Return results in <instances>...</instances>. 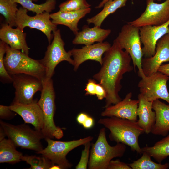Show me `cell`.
Listing matches in <instances>:
<instances>
[{
	"label": "cell",
	"instance_id": "7",
	"mask_svg": "<svg viewBox=\"0 0 169 169\" xmlns=\"http://www.w3.org/2000/svg\"><path fill=\"white\" fill-rule=\"evenodd\" d=\"M47 146L38 154L48 159L53 165H56L61 169L70 168L72 165L66 158L67 154L71 151L82 145H84L93 139L92 136L69 141H55L50 138L45 139Z\"/></svg>",
	"mask_w": 169,
	"mask_h": 169
},
{
	"label": "cell",
	"instance_id": "36",
	"mask_svg": "<svg viewBox=\"0 0 169 169\" xmlns=\"http://www.w3.org/2000/svg\"><path fill=\"white\" fill-rule=\"evenodd\" d=\"M96 83V81L94 80L91 79H89L88 80L85 89V95H95Z\"/></svg>",
	"mask_w": 169,
	"mask_h": 169
},
{
	"label": "cell",
	"instance_id": "35",
	"mask_svg": "<svg viewBox=\"0 0 169 169\" xmlns=\"http://www.w3.org/2000/svg\"><path fill=\"white\" fill-rule=\"evenodd\" d=\"M107 169H132L128 164L121 162L119 159L111 160Z\"/></svg>",
	"mask_w": 169,
	"mask_h": 169
},
{
	"label": "cell",
	"instance_id": "19",
	"mask_svg": "<svg viewBox=\"0 0 169 169\" xmlns=\"http://www.w3.org/2000/svg\"><path fill=\"white\" fill-rule=\"evenodd\" d=\"M7 23H2L0 29V39L12 49L21 50L28 55L29 49L26 41V33L17 27L13 28Z\"/></svg>",
	"mask_w": 169,
	"mask_h": 169
},
{
	"label": "cell",
	"instance_id": "13",
	"mask_svg": "<svg viewBox=\"0 0 169 169\" xmlns=\"http://www.w3.org/2000/svg\"><path fill=\"white\" fill-rule=\"evenodd\" d=\"M155 0H146V7L140 16L127 23L140 27L145 26L161 25L169 20V0L158 3Z\"/></svg>",
	"mask_w": 169,
	"mask_h": 169
},
{
	"label": "cell",
	"instance_id": "21",
	"mask_svg": "<svg viewBox=\"0 0 169 169\" xmlns=\"http://www.w3.org/2000/svg\"><path fill=\"white\" fill-rule=\"evenodd\" d=\"M111 31L110 29L101 28L100 27L95 26L92 28L84 25L82 30L75 35L72 41L74 44H84L88 45L95 42H103L110 34Z\"/></svg>",
	"mask_w": 169,
	"mask_h": 169
},
{
	"label": "cell",
	"instance_id": "37",
	"mask_svg": "<svg viewBox=\"0 0 169 169\" xmlns=\"http://www.w3.org/2000/svg\"><path fill=\"white\" fill-rule=\"evenodd\" d=\"M95 95L98 99L102 100L106 97V92L103 87L99 83H96V85Z\"/></svg>",
	"mask_w": 169,
	"mask_h": 169
},
{
	"label": "cell",
	"instance_id": "22",
	"mask_svg": "<svg viewBox=\"0 0 169 169\" xmlns=\"http://www.w3.org/2000/svg\"><path fill=\"white\" fill-rule=\"evenodd\" d=\"M155 122L151 131L155 135L166 136L169 132V105L157 100L153 102Z\"/></svg>",
	"mask_w": 169,
	"mask_h": 169
},
{
	"label": "cell",
	"instance_id": "12",
	"mask_svg": "<svg viewBox=\"0 0 169 169\" xmlns=\"http://www.w3.org/2000/svg\"><path fill=\"white\" fill-rule=\"evenodd\" d=\"M15 89L13 103L28 104L34 102L33 97L43 87L41 80L34 76L23 74L10 75Z\"/></svg>",
	"mask_w": 169,
	"mask_h": 169
},
{
	"label": "cell",
	"instance_id": "17",
	"mask_svg": "<svg viewBox=\"0 0 169 169\" xmlns=\"http://www.w3.org/2000/svg\"><path fill=\"white\" fill-rule=\"evenodd\" d=\"M132 92L128 93L123 100L105 108L101 112V115L104 117L115 116L134 121H137V110L139 100L132 99Z\"/></svg>",
	"mask_w": 169,
	"mask_h": 169
},
{
	"label": "cell",
	"instance_id": "31",
	"mask_svg": "<svg viewBox=\"0 0 169 169\" xmlns=\"http://www.w3.org/2000/svg\"><path fill=\"white\" fill-rule=\"evenodd\" d=\"M91 6L86 0H67L59 5V11L63 12L77 11L90 8Z\"/></svg>",
	"mask_w": 169,
	"mask_h": 169
},
{
	"label": "cell",
	"instance_id": "16",
	"mask_svg": "<svg viewBox=\"0 0 169 169\" xmlns=\"http://www.w3.org/2000/svg\"><path fill=\"white\" fill-rule=\"evenodd\" d=\"M167 62H169V33L157 41L153 56L142 59L141 66L144 74L147 76L157 72L162 63Z\"/></svg>",
	"mask_w": 169,
	"mask_h": 169
},
{
	"label": "cell",
	"instance_id": "11",
	"mask_svg": "<svg viewBox=\"0 0 169 169\" xmlns=\"http://www.w3.org/2000/svg\"><path fill=\"white\" fill-rule=\"evenodd\" d=\"M28 11L22 7L18 8L16 15V27L23 31L25 27L40 31L46 35L49 44H50L54 37L52 32L57 30V25L50 20L49 13L44 12L32 16L28 14Z\"/></svg>",
	"mask_w": 169,
	"mask_h": 169
},
{
	"label": "cell",
	"instance_id": "41",
	"mask_svg": "<svg viewBox=\"0 0 169 169\" xmlns=\"http://www.w3.org/2000/svg\"><path fill=\"white\" fill-rule=\"evenodd\" d=\"M112 0H102L98 4L97 6H96V9H98L103 7L104 5L109 1Z\"/></svg>",
	"mask_w": 169,
	"mask_h": 169
},
{
	"label": "cell",
	"instance_id": "32",
	"mask_svg": "<svg viewBox=\"0 0 169 169\" xmlns=\"http://www.w3.org/2000/svg\"><path fill=\"white\" fill-rule=\"evenodd\" d=\"M7 44L4 42H0V77L3 83L13 82V79L6 70L4 64L3 59L6 53Z\"/></svg>",
	"mask_w": 169,
	"mask_h": 169
},
{
	"label": "cell",
	"instance_id": "29",
	"mask_svg": "<svg viewBox=\"0 0 169 169\" xmlns=\"http://www.w3.org/2000/svg\"><path fill=\"white\" fill-rule=\"evenodd\" d=\"M140 158L128 164L132 169H167L169 168V163L162 164L156 163L146 152H143Z\"/></svg>",
	"mask_w": 169,
	"mask_h": 169
},
{
	"label": "cell",
	"instance_id": "8",
	"mask_svg": "<svg viewBox=\"0 0 169 169\" xmlns=\"http://www.w3.org/2000/svg\"><path fill=\"white\" fill-rule=\"evenodd\" d=\"M121 48L125 49L132 61L134 69L137 67L138 74L141 78L144 74L141 66L143 54L141 47L139 27L128 23L123 25L115 39Z\"/></svg>",
	"mask_w": 169,
	"mask_h": 169
},
{
	"label": "cell",
	"instance_id": "4",
	"mask_svg": "<svg viewBox=\"0 0 169 169\" xmlns=\"http://www.w3.org/2000/svg\"><path fill=\"white\" fill-rule=\"evenodd\" d=\"M125 145L118 143L111 146L106 139L105 128H101L96 141L91 144L88 168L107 169L113 159L124 155L126 150Z\"/></svg>",
	"mask_w": 169,
	"mask_h": 169
},
{
	"label": "cell",
	"instance_id": "43",
	"mask_svg": "<svg viewBox=\"0 0 169 169\" xmlns=\"http://www.w3.org/2000/svg\"><path fill=\"white\" fill-rule=\"evenodd\" d=\"M30 0L32 1L33 2H37L38 0Z\"/></svg>",
	"mask_w": 169,
	"mask_h": 169
},
{
	"label": "cell",
	"instance_id": "3",
	"mask_svg": "<svg viewBox=\"0 0 169 169\" xmlns=\"http://www.w3.org/2000/svg\"><path fill=\"white\" fill-rule=\"evenodd\" d=\"M43 87L38 103L43 112L44 124L41 132L44 138L61 139L62 129L55 125L54 117L55 111V94L52 78L45 77L42 81Z\"/></svg>",
	"mask_w": 169,
	"mask_h": 169
},
{
	"label": "cell",
	"instance_id": "42",
	"mask_svg": "<svg viewBox=\"0 0 169 169\" xmlns=\"http://www.w3.org/2000/svg\"><path fill=\"white\" fill-rule=\"evenodd\" d=\"M6 136L5 133L3 129L0 126V141L4 139Z\"/></svg>",
	"mask_w": 169,
	"mask_h": 169
},
{
	"label": "cell",
	"instance_id": "38",
	"mask_svg": "<svg viewBox=\"0 0 169 169\" xmlns=\"http://www.w3.org/2000/svg\"><path fill=\"white\" fill-rule=\"evenodd\" d=\"M94 123L93 119L92 117L89 116L82 125L84 128L89 129L92 128L93 126Z\"/></svg>",
	"mask_w": 169,
	"mask_h": 169
},
{
	"label": "cell",
	"instance_id": "40",
	"mask_svg": "<svg viewBox=\"0 0 169 169\" xmlns=\"http://www.w3.org/2000/svg\"><path fill=\"white\" fill-rule=\"evenodd\" d=\"M158 71L169 76V63L162 64L159 68Z\"/></svg>",
	"mask_w": 169,
	"mask_h": 169
},
{
	"label": "cell",
	"instance_id": "10",
	"mask_svg": "<svg viewBox=\"0 0 169 169\" xmlns=\"http://www.w3.org/2000/svg\"><path fill=\"white\" fill-rule=\"evenodd\" d=\"M138 84L140 94L149 101L162 99L169 103L167 82L169 76L157 71L148 76L144 75Z\"/></svg>",
	"mask_w": 169,
	"mask_h": 169
},
{
	"label": "cell",
	"instance_id": "1",
	"mask_svg": "<svg viewBox=\"0 0 169 169\" xmlns=\"http://www.w3.org/2000/svg\"><path fill=\"white\" fill-rule=\"evenodd\" d=\"M104 54L102 67L93 78L105 90V108L122 100L119 94L122 88L121 80L124 74L132 71L134 67L131 64L130 55L123 50L115 39Z\"/></svg>",
	"mask_w": 169,
	"mask_h": 169
},
{
	"label": "cell",
	"instance_id": "24",
	"mask_svg": "<svg viewBox=\"0 0 169 169\" xmlns=\"http://www.w3.org/2000/svg\"><path fill=\"white\" fill-rule=\"evenodd\" d=\"M16 148L8 139L4 138L0 141V163L14 164L22 161L23 156Z\"/></svg>",
	"mask_w": 169,
	"mask_h": 169
},
{
	"label": "cell",
	"instance_id": "18",
	"mask_svg": "<svg viewBox=\"0 0 169 169\" xmlns=\"http://www.w3.org/2000/svg\"><path fill=\"white\" fill-rule=\"evenodd\" d=\"M10 106L12 111L21 117L25 123L32 124L35 130L41 132L44 124L43 115L38 102L34 101L28 104L12 103Z\"/></svg>",
	"mask_w": 169,
	"mask_h": 169
},
{
	"label": "cell",
	"instance_id": "33",
	"mask_svg": "<svg viewBox=\"0 0 169 169\" xmlns=\"http://www.w3.org/2000/svg\"><path fill=\"white\" fill-rule=\"evenodd\" d=\"M84 145V147L82 151L79 161L75 167L76 169H86L88 167L90 152V142H87Z\"/></svg>",
	"mask_w": 169,
	"mask_h": 169
},
{
	"label": "cell",
	"instance_id": "6",
	"mask_svg": "<svg viewBox=\"0 0 169 169\" xmlns=\"http://www.w3.org/2000/svg\"><path fill=\"white\" fill-rule=\"evenodd\" d=\"M0 124L6 136L16 147L34 151L37 154L43 149L41 140L44 137L41 132L25 124L15 125L1 121Z\"/></svg>",
	"mask_w": 169,
	"mask_h": 169
},
{
	"label": "cell",
	"instance_id": "5",
	"mask_svg": "<svg viewBox=\"0 0 169 169\" xmlns=\"http://www.w3.org/2000/svg\"><path fill=\"white\" fill-rule=\"evenodd\" d=\"M4 65L10 75L23 74L41 81L45 77V69L40 60L33 59L20 50L13 49L7 44Z\"/></svg>",
	"mask_w": 169,
	"mask_h": 169
},
{
	"label": "cell",
	"instance_id": "25",
	"mask_svg": "<svg viewBox=\"0 0 169 169\" xmlns=\"http://www.w3.org/2000/svg\"><path fill=\"white\" fill-rule=\"evenodd\" d=\"M127 0H112L108 1L104 6L99 13L86 20L88 24L92 23L95 26H101L103 22L109 15L117 9L125 6Z\"/></svg>",
	"mask_w": 169,
	"mask_h": 169
},
{
	"label": "cell",
	"instance_id": "30",
	"mask_svg": "<svg viewBox=\"0 0 169 169\" xmlns=\"http://www.w3.org/2000/svg\"><path fill=\"white\" fill-rule=\"evenodd\" d=\"M42 156H23L22 160L30 165V169H50L52 165L51 161L46 157Z\"/></svg>",
	"mask_w": 169,
	"mask_h": 169
},
{
	"label": "cell",
	"instance_id": "14",
	"mask_svg": "<svg viewBox=\"0 0 169 169\" xmlns=\"http://www.w3.org/2000/svg\"><path fill=\"white\" fill-rule=\"evenodd\" d=\"M140 35L143 56L144 58L151 57L156 52V44L163 36L169 33V20L160 25L145 26L139 27Z\"/></svg>",
	"mask_w": 169,
	"mask_h": 169
},
{
	"label": "cell",
	"instance_id": "15",
	"mask_svg": "<svg viewBox=\"0 0 169 169\" xmlns=\"http://www.w3.org/2000/svg\"><path fill=\"white\" fill-rule=\"evenodd\" d=\"M111 46L108 42L105 41L85 45L81 49L73 48L71 51L74 70L76 71L81 64L88 60L97 61L102 65V56Z\"/></svg>",
	"mask_w": 169,
	"mask_h": 169
},
{
	"label": "cell",
	"instance_id": "34",
	"mask_svg": "<svg viewBox=\"0 0 169 169\" xmlns=\"http://www.w3.org/2000/svg\"><path fill=\"white\" fill-rule=\"evenodd\" d=\"M15 112L11 109L10 106L0 105V117L2 119H10L15 115Z\"/></svg>",
	"mask_w": 169,
	"mask_h": 169
},
{
	"label": "cell",
	"instance_id": "39",
	"mask_svg": "<svg viewBox=\"0 0 169 169\" xmlns=\"http://www.w3.org/2000/svg\"><path fill=\"white\" fill-rule=\"evenodd\" d=\"M88 116L89 115L85 113H80L78 114L77 117V121L79 124L82 125Z\"/></svg>",
	"mask_w": 169,
	"mask_h": 169
},
{
	"label": "cell",
	"instance_id": "9",
	"mask_svg": "<svg viewBox=\"0 0 169 169\" xmlns=\"http://www.w3.org/2000/svg\"><path fill=\"white\" fill-rule=\"evenodd\" d=\"M53 33V40L49 44L44 56L40 60L45 68L46 77L48 78H52L55 67L62 61H65L73 65L74 64L71 50L67 52L65 49V43L62 38L60 30L57 29Z\"/></svg>",
	"mask_w": 169,
	"mask_h": 169
},
{
	"label": "cell",
	"instance_id": "28",
	"mask_svg": "<svg viewBox=\"0 0 169 169\" xmlns=\"http://www.w3.org/2000/svg\"><path fill=\"white\" fill-rule=\"evenodd\" d=\"M17 6V3L11 0H0V13L5 18L6 23L12 27L16 26Z\"/></svg>",
	"mask_w": 169,
	"mask_h": 169
},
{
	"label": "cell",
	"instance_id": "2",
	"mask_svg": "<svg viewBox=\"0 0 169 169\" xmlns=\"http://www.w3.org/2000/svg\"><path fill=\"white\" fill-rule=\"evenodd\" d=\"M98 123L110 131L108 136L111 141L123 143L129 146L132 151L142 154L138 138L144 132L137 121L111 116L100 118Z\"/></svg>",
	"mask_w": 169,
	"mask_h": 169
},
{
	"label": "cell",
	"instance_id": "23",
	"mask_svg": "<svg viewBox=\"0 0 169 169\" xmlns=\"http://www.w3.org/2000/svg\"><path fill=\"white\" fill-rule=\"evenodd\" d=\"M138 99L139 103L137 114L139 120L137 121L144 133L148 134L151 132L155 122L156 113L152 110L153 102L145 100L140 94L138 95Z\"/></svg>",
	"mask_w": 169,
	"mask_h": 169
},
{
	"label": "cell",
	"instance_id": "26",
	"mask_svg": "<svg viewBox=\"0 0 169 169\" xmlns=\"http://www.w3.org/2000/svg\"><path fill=\"white\" fill-rule=\"evenodd\" d=\"M159 163H161L169 156V135L156 142L152 146H147L141 148Z\"/></svg>",
	"mask_w": 169,
	"mask_h": 169
},
{
	"label": "cell",
	"instance_id": "27",
	"mask_svg": "<svg viewBox=\"0 0 169 169\" xmlns=\"http://www.w3.org/2000/svg\"><path fill=\"white\" fill-rule=\"evenodd\" d=\"M11 0L19 4L28 11L36 14L42 13L44 12H51L55 9L56 4V0H46L45 3L39 4L34 3L30 0Z\"/></svg>",
	"mask_w": 169,
	"mask_h": 169
},
{
	"label": "cell",
	"instance_id": "44",
	"mask_svg": "<svg viewBox=\"0 0 169 169\" xmlns=\"http://www.w3.org/2000/svg\"><path fill=\"white\" fill-rule=\"evenodd\" d=\"M157 0L158 1H161V0Z\"/></svg>",
	"mask_w": 169,
	"mask_h": 169
},
{
	"label": "cell",
	"instance_id": "20",
	"mask_svg": "<svg viewBox=\"0 0 169 169\" xmlns=\"http://www.w3.org/2000/svg\"><path fill=\"white\" fill-rule=\"evenodd\" d=\"M91 11L90 8L75 11H59L50 14V16L52 21L54 24L57 25H64L68 27L75 35L79 32L78 27L79 22Z\"/></svg>",
	"mask_w": 169,
	"mask_h": 169
}]
</instances>
